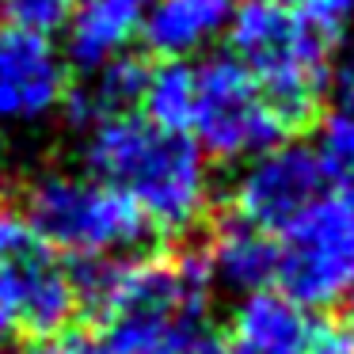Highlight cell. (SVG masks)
<instances>
[{"label":"cell","mask_w":354,"mask_h":354,"mask_svg":"<svg viewBox=\"0 0 354 354\" xmlns=\"http://www.w3.org/2000/svg\"><path fill=\"white\" fill-rule=\"evenodd\" d=\"M80 313L73 267L42 240L27 244L0 270V316L8 328H24L35 339L65 331Z\"/></svg>","instance_id":"obj_7"},{"label":"cell","mask_w":354,"mask_h":354,"mask_svg":"<svg viewBox=\"0 0 354 354\" xmlns=\"http://www.w3.org/2000/svg\"><path fill=\"white\" fill-rule=\"evenodd\" d=\"M343 305H346V316H351V320H354V290H351V297H346Z\"/></svg>","instance_id":"obj_22"},{"label":"cell","mask_w":354,"mask_h":354,"mask_svg":"<svg viewBox=\"0 0 354 354\" xmlns=\"http://www.w3.org/2000/svg\"><path fill=\"white\" fill-rule=\"evenodd\" d=\"M274 286L293 305L335 308L354 290V198L320 194L282 232Z\"/></svg>","instance_id":"obj_4"},{"label":"cell","mask_w":354,"mask_h":354,"mask_svg":"<svg viewBox=\"0 0 354 354\" xmlns=\"http://www.w3.org/2000/svg\"><path fill=\"white\" fill-rule=\"evenodd\" d=\"M236 4L240 0H149L141 39L164 62H187L229 31Z\"/></svg>","instance_id":"obj_11"},{"label":"cell","mask_w":354,"mask_h":354,"mask_svg":"<svg viewBox=\"0 0 354 354\" xmlns=\"http://www.w3.org/2000/svg\"><path fill=\"white\" fill-rule=\"evenodd\" d=\"M69 92L62 50L35 31L0 24V126H24L54 115Z\"/></svg>","instance_id":"obj_8"},{"label":"cell","mask_w":354,"mask_h":354,"mask_svg":"<svg viewBox=\"0 0 354 354\" xmlns=\"http://www.w3.org/2000/svg\"><path fill=\"white\" fill-rule=\"evenodd\" d=\"M187 138L214 164H240L290 141V130L232 54H209L194 69V111Z\"/></svg>","instance_id":"obj_5"},{"label":"cell","mask_w":354,"mask_h":354,"mask_svg":"<svg viewBox=\"0 0 354 354\" xmlns=\"http://www.w3.org/2000/svg\"><path fill=\"white\" fill-rule=\"evenodd\" d=\"M225 39L290 138L316 126L335 46L301 16V8L278 0H240Z\"/></svg>","instance_id":"obj_2"},{"label":"cell","mask_w":354,"mask_h":354,"mask_svg":"<svg viewBox=\"0 0 354 354\" xmlns=\"http://www.w3.org/2000/svg\"><path fill=\"white\" fill-rule=\"evenodd\" d=\"M141 118L171 133L191 130L194 111V65L187 62H160L149 65L145 88H141Z\"/></svg>","instance_id":"obj_14"},{"label":"cell","mask_w":354,"mask_h":354,"mask_svg":"<svg viewBox=\"0 0 354 354\" xmlns=\"http://www.w3.org/2000/svg\"><path fill=\"white\" fill-rule=\"evenodd\" d=\"M331 88H335L339 111H354V50L343 57V65L331 73Z\"/></svg>","instance_id":"obj_20"},{"label":"cell","mask_w":354,"mask_h":354,"mask_svg":"<svg viewBox=\"0 0 354 354\" xmlns=\"http://www.w3.org/2000/svg\"><path fill=\"white\" fill-rule=\"evenodd\" d=\"M324 187L328 183H324L313 149L297 145V141H282V145L244 160V168L236 171L229 187V214L278 236L301 209L320 198Z\"/></svg>","instance_id":"obj_6"},{"label":"cell","mask_w":354,"mask_h":354,"mask_svg":"<svg viewBox=\"0 0 354 354\" xmlns=\"http://www.w3.org/2000/svg\"><path fill=\"white\" fill-rule=\"evenodd\" d=\"M308 354H354V320H335L324 324V328H313V346Z\"/></svg>","instance_id":"obj_19"},{"label":"cell","mask_w":354,"mask_h":354,"mask_svg":"<svg viewBox=\"0 0 354 354\" xmlns=\"http://www.w3.org/2000/svg\"><path fill=\"white\" fill-rule=\"evenodd\" d=\"M24 221L50 252L73 259L130 255L153 232L122 191L73 171H46L27 187Z\"/></svg>","instance_id":"obj_3"},{"label":"cell","mask_w":354,"mask_h":354,"mask_svg":"<svg viewBox=\"0 0 354 354\" xmlns=\"http://www.w3.org/2000/svg\"><path fill=\"white\" fill-rule=\"evenodd\" d=\"M308 346H313L308 313L274 290L240 297L221 335V354H308Z\"/></svg>","instance_id":"obj_10"},{"label":"cell","mask_w":354,"mask_h":354,"mask_svg":"<svg viewBox=\"0 0 354 354\" xmlns=\"http://www.w3.org/2000/svg\"><path fill=\"white\" fill-rule=\"evenodd\" d=\"M73 4L77 0H0V24L4 27H19V31H35V35H54L65 27Z\"/></svg>","instance_id":"obj_16"},{"label":"cell","mask_w":354,"mask_h":354,"mask_svg":"<svg viewBox=\"0 0 354 354\" xmlns=\"http://www.w3.org/2000/svg\"><path fill=\"white\" fill-rule=\"evenodd\" d=\"M202 255H206V267H209V282L229 293H240V297L259 293L274 282V267H278L274 236L232 214L217 221Z\"/></svg>","instance_id":"obj_12"},{"label":"cell","mask_w":354,"mask_h":354,"mask_svg":"<svg viewBox=\"0 0 354 354\" xmlns=\"http://www.w3.org/2000/svg\"><path fill=\"white\" fill-rule=\"evenodd\" d=\"M278 4H293V8H297V4H301V0H278Z\"/></svg>","instance_id":"obj_23"},{"label":"cell","mask_w":354,"mask_h":354,"mask_svg":"<svg viewBox=\"0 0 354 354\" xmlns=\"http://www.w3.org/2000/svg\"><path fill=\"white\" fill-rule=\"evenodd\" d=\"M4 343H8V320L0 316V351H4Z\"/></svg>","instance_id":"obj_21"},{"label":"cell","mask_w":354,"mask_h":354,"mask_svg":"<svg viewBox=\"0 0 354 354\" xmlns=\"http://www.w3.org/2000/svg\"><path fill=\"white\" fill-rule=\"evenodd\" d=\"M149 77V62L138 54H122L115 62H107L103 69L88 73V80L80 88H69L62 100L65 115L73 126H92L100 118L111 115H130L141 103V88Z\"/></svg>","instance_id":"obj_13"},{"label":"cell","mask_w":354,"mask_h":354,"mask_svg":"<svg viewBox=\"0 0 354 354\" xmlns=\"http://www.w3.org/2000/svg\"><path fill=\"white\" fill-rule=\"evenodd\" d=\"M149 0H77L65 19V62L88 73L130 54L133 39H141Z\"/></svg>","instance_id":"obj_9"},{"label":"cell","mask_w":354,"mask_h":354,"mask_svg":"<svg viewBox=\"0 0 354 354\" xmlns=\"http://www.w3.org/2000/svg\"><path fill=\"white\" fill-rule=\"evenodd\" d=\"M313 153L324 171V183L335 187V194L354 198V111H331L324 118Z\"/></svg>","instance_id":"obj_15"},{"label":"cell","mask_w":354,"mask_h":354,"mask_svg":"<svg viewBox=\"0 0 354 354\" xmlns=\"http://www.w3.org/2000/svg\"><path fill=\"white\" fill-rule=\"evenodd\" d=\"M84 168L122 191L153 232H191L209 209V160L187 133H171L130 115L84 126Z\"/></svg>","instance_id":"obj_1"},{"label":"cell","mask_w":354,"mask_h":354,"mask_svg":"<svg viewBox=\"0 0 354 354\" xmlns=\"http://www.w3.org/2000/svg\"><path fill=\"white\" fill-rule=\"evenodd\" d=\"M35 229L24 221V214H16V209H0V270H4V263L16 259L19 252H24L27 244H35Z\"/></svg>","instance_id":"obj_18"},{"label":"cell","mask_w":354,"mask_h":354,"mask_svg":"<svg viewBox=\"0 0 354 354\" xmlns=\"http://www.w3.org/2000/svg\"><path fill=\"white\" fill-rule=\"evenodd\" d=\"M24 354H115L111 343L103 335H88V331H54V335H42L27 346Z\"/></svg>","instance_id":"obj_17"}]
</instances>
